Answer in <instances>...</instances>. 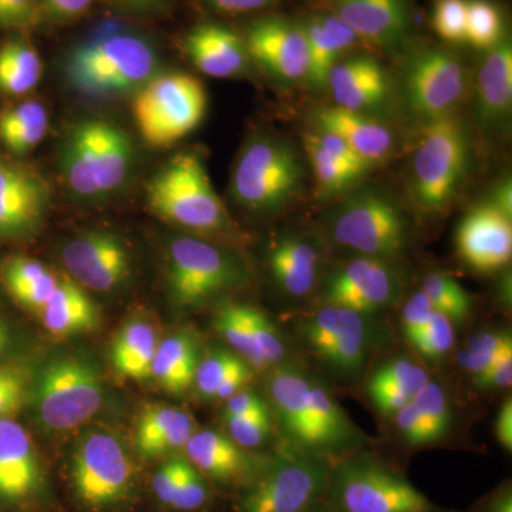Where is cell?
I'll list each match as a JSON object with an SVG mask.
<instances>
[{
  "label": "cell",
  "mask_w": 512,
  "mask_h": 512,
  "mask_svg": "<svg viewBox=\"0 0 512 512\" xmlns=\"http://www.w3.org/2000/svg\"><path fill=\"white\" fill-rule=\"evenodd\" d=\"M134 164L133 140L111 121H76L60 143V175L67 192L79 201L109 200L126 187Z\"/></svg>",
  "instance_id": "cell-1"
},
{
  "label": "cell",
  "mask_w": 512,
  "mask_h": 512,
  "mask_svg": "<svg viewBox=\"0 0 512 512\" xmlns=\"http://www.w3.org/2000/svg\"><path fill=\"white\" fill-rule=\"evenodd\" d=\"M158 53L140 33L106 26L74 47L64 73L76 92L93 99L136 94L158 74Z\"/></svg>",
  "instance_id": "cell-2"
},
{
  "label": "cell",
  "mask_w": 512,
  "mask_h": 512,
  "mask_svg": "<svg viewBox=\"0 0 512 512\" xmlns=\"http://www.w3.org/2000/svg\"><path fill=\"white\" fill-rule=\"evenodd\" d=\"M147 205L161 220L195 237H222L234 224L212 187L201 157L175 154L147 184Z\"/></svg>",
  "instance_id": "cell-3"
},
{
  "label": "cell",
  "mask_w": 512,
  "mask_h": 512,
  "mask_svg": "<svg viewBox=\"0 0 512 512\" xmlns=\"http://www.w3.org/2000/svg\"><path fill=\"white\" fill-rule=\"evenodd\" d=\"M106 390L99 366L83 353H63L47 360L29 383L30 412L45 433H66L92 420Z\"/></svg>",
  "instance_id": "cell-4"
},
{
  "label": "cell",
  "mask_w": 512,
  "mask_h": 512,
  "mask_svg": "<svg viewBox=\"0 0 512 512\" xmlns=\"http://www.w3.org/2000/svg\"><path fill=\"white\" fill-rule=\"evenodd\" d=\"M248 281L247 266L227 248L190 234L168 242L165 284L175 311H197Z\"/></svg>",
  "instance_id": "cell-5"
},
{
  "label": "cell",
  "mask_w": 512,
  "mask_h": 512,
  "mask_svg": "<svg viewBox=\"0 0 512 512\" xmlns=\"http://www.w3.org/2000/svg\"><path fill=\"white\" fill-rule=\"evenodd\" d=\"M470 163V138L456 113L423 124L410 160V194L420 210L441 212L456 198Z\"/></svg>",
  "instance_id": "cell-6"
},
{
  "label": "cell",
  "mask_w": 512,
  "mask_h": 512,
  "mask_svg": "<svg viewBox=\"0 0 512 512\" xmlns=\"http://www.w3.org/2000/svg\"><path fill=\"white\" fill-rule=\"evenodd\" d=\"M305 180L295 148L274 136H256L235 161L231 194L245 210L258 214L281 211L299 194Z\"/></svg>",
  "instance_id": "cell-7"
},
{
  "label": "cell",
  "mask_w": 512,
  "mask_h": 512,
  "mask_svg": "<svg viewBox=\"0 0 512 512\" xmlns=\"http://www.w3.org/2000/svg\"><path fill=\"white\" fill-rule=\"evenodd\" d=\"M329 480L326 460L285 440L245 488L239 512H311Z\"/></svg>",
  "instance_id": "cell-8"
},
{
  "label": "cell",
  "mask_w": 512,
  "mask_h": 512,
  "mask_svg": "<svg viewBox=\"0 0 512 512\" xmlns=\"http://www.w3.org/2000/svg\"><path fill=\"white\" fill-rule=\"evenodd\" d=\"M207 106V92L197 77L181 72L158 73L136 93L133 116L148 146L165 148L200 126Z\"/></svg>",
  "instance_id": "cell-9"
},
{
  "label": "cell",
  "mask_w": 512,
  "mask_h": 512,
  "mask_svg": "<svg viewBox=\"0 0 512 512\" xmlns=\"http://www.w3.org/2000/svg\"><path fill=\"white\" fill-rule=\"evenodd\" d=\"M329 234L339 247L356 256L392 262L409 241L403 212L387 195L363 191L352 195L330 215Z\"/></svg>",
  "instance_id": "cell-10"
},
{
  "label": "cell",
  "mask_w": 512,
  "mask_h": 512,
  "mask_svg": "<svg viewBox=\"0 0 512 512\" xmlns=\"http://www.w3.org/2000/svg\"><path fill=\"white\" fill-rule=\"evenodd\" d=\"M338 512H429L430 501L406 478L367 454L343 458L330 471Z\"/></svg>",
  "instance_id": "cell-11"
},
{
  "label": "cell",
  "mask_w": 512,
  "mask_h": 512,
  "mask_svg": "<svg viewBox=\"0 0 512 512\" xmlns=\"http://www.w3.org/2000/svg\"><path fill=\"white\" fill-rule=\"evenodd\" d=\"M133 458L119 434L92 429L80 436L72 456L77 497L93 510H106L126 500L134 487Z\"/></svg>",
  "instance_id": "cell-12"
},
{
  "label": "cell",
  "mask_w": 512,
  "mask_h": 512,
  "mask_svg": "<svg viewBox=\"0 0 512 512\" xmlns=\"http://www.w3.org/2000/svg\"><path fill=\"white\" fill-rule=\"evenodd\" d=\"M468 87L463 60L441 46L413 50L403 69L406 103L421 124L456 113Z\"/></svg>",
  "instance_id": "cell-13"
},
{
  "label": "cell",
  "mask_w": 512,
  "mask_h": 512,
  "mask_svg": "<svg viewBox=\"0 0 512 512\" xmlns=\"http://www.w3.org/2000/svg\"><path fill=\"white\" fill-rule=\"evenodd\" d=\"M52 200V185L45 175L0 154V245L36 238L45 227Z\"/></svg>",
  "instance_id": "cell-14"
},
{
  "label": "cell",
  "mask_w": 512,
  "mask_h": 512,
  "mask_svg": "<svg viewBox=\"0 0 512 512\" xmlns=\"http://www.w3.org/2000/svg\"><path fill=\"white\" fill-rule=\"evenodd\" d=\"M365 313L325 303L302 320L301 333L311 348L335 372L356 375L372 349V332Z\"/></svg>",
  "instance_id": "cell-15"
},
{
  "label": "cell",
  "mask_w": 512,
  "mask_h": 512,
  "mask_svg": "<svg viewBox=\"0 0 512 512\" xmlns=\"http://www.w3.org/2000/svg\"><path fill=\"white\" fill-rule=\"evenodd\" d=\"M67 276L86 291L113 292L133 274L126 242L110 231H84L70 238L60 251Z\"/></svg>",
  "instance_id": "cell-16"
},
{
  "label": "cell",
  "mask_w": 512,
  "mask_h": 512,
  "mask_svg": "<svg viewBox=\"0 0 512 512\" xmlns=\"http://www.w3.org/2000/svg\"><path fill=\"white\" fill-rule=\"evenodd\" d=\"M400 291L402 281L390 261L356 256L330 274L323 302L372 315L393 305Z\"/></svg>",
  "instance_id": "cell-17"
},
{
  "label": "cell",
  "mask_w": 512,
  "mask_h": 512,
  "mask_svg": "<svg viewBox=\"0 0 512 512\" xmlns=\"http://www.w3.org/2000/svg\"><path fill=\"white\" fill-rule=\"evenodd\" d=\"M252 62L284 83L305 82L308 45L302 22L284 16L255 20L244 35Z\"/></svg>",
  "instance_id": "cell-18"
},
{
  "label": "cell",
  "mask_w": 512,
  "mask_h": 512,
  "mask_svg": "<svg viewBox=\"0 0 512 512\" xmlns=\"http://www.w3.org/2000/svg\"><path fill=\"white\" fill-rule=\"evenodd\" d=\"M511 220L490 201L471 208L456 232L457 254L461 261L483 274L500 271L510 264Z\"/></svg>",
  "instance_id": "cell-19"
},
{
  "label": "cell",
  "mask_w": 512,
  "mask_h": 512,
  "mask_svg": "<svg viewBox=\"0 0 512 512\" xmlns=\"http://www.w3.org/2000/svg\"><path fill=\"white\" fill-rule=\"evenodd\" d=\"M43 487V468L25 427L0 419V507L32 500Z\"/></svg>",
  "instance_id": "cell-20"
},
{
  "label": "cell",
  "mask_w": 512,
  "mask_h": 512,
  "mask_svg": "<svg viewBox=\"0 0 512 512\" xmlns=\"http://www.w3.org/2000/svg\"><path fill=\"white\" fill-rule=\"evenodd\" d=\"M326 90L335 106L376 117L389 103L392 89L379 60L372 56H352L336 63Z\"/></svg>",
  "instance_id": "cell-21"
},
{
  "label": "cell",
  "mask_w": 512,
  "mask_h": 512,
  "mask_svg": "<svg viewBox=\"0 0 512 512\" xmlns=\"http://www.w3.org/2000/svg\"><path fill=\"white\" fill-rule=\"evenodd\" d=\"M328 8L360 42L376 49H394L409 33L406 0H328Z\"/></svg>",
  "instance_id": "cell-22"
},
{
  "label": "cell",
  "mask_w": 512,
  "mask_h": 512,
  "mask_svg": "<svg viewBox=\"0 0 512 512\" xmlns=\"http://www.w3.org/2000/svg\"><path fill=\"white\" fill-rule=\"evenodd\" d=\"M181 46L202 74L215 79L244 76L252 63L244 35L220 23H202L188 30Z\"/></svg>",
  "instance_id": "cell-23"
},
{
  "label": "cell",
  "mask_w": 512,
  "mask_h": 512,
  "mask_svg": "<svg viewBox=\"0 0 512 512\" xmlns=\"http://www.w3.org/2000/svg\"><path fill=\"white\" fill-rule=\"evenodd\" d=\"M312 128L342 138L372 168L389 160L396 150V136L382 120L335 104L313 111Z\"/></svg>",
  "instance_id": "cell-24"
},
{
  "label": "cell",
  "mask_w": 512,
  "mask_h": 512,
  "mask_svg": "<svg viewBox=\"0 0 512 512\" xmlns=\"http://www.w3.org/2000/svg\"><path fill=\"white\" fill-rule=\"evenodd\" d=\"M184 448L192 466L221 483L247 481L249 484L268 461V457L249 454L225 434L211 429L195 430Z\"/></svg>",
  "instance_id": "cell-25"
},
{
  "label": "cell",
  "mask_w": 512,
  "mask_h": 512,
  "mask_svg": "<svg viewBox=\"0 0 512 512\" xmlns=\"http://www.w3.org/2000/svg\"><path fill=\"white\" fill-rule=\"evenodd\" d=\"M512 106V45L505 36L485 52L476 77V116L481 130L493 131L510 116Z\"/></svg>",
  "instance_id": "cell-26"
},
{
  "label": "cell",
  "mask_w": 512,
  "mask_h": 512,
  "mask_svg": "<svg viewBox=\"0 0 512 512\" xmlns=\"http://www.w3.org/2000/svg\"><path fill=\"white\" fill-rule=\"evenodd\" d=\"M303 23L308 45V76L305 82L312 90L328 86L329 74L360 42L353 30L333 13L312 16Z\"/></svg>",
  "instance_id": "cell-27"
},
{
  "label": "cell",
  "mask_w": 512,
  "mask_h": 512,
  "mask_svg": "<svg viewBox=\"0 0 512 512\" xmlns=\"http://www.w3.org/2000/svg\"><path fill=\"white\" fill-rule=\"evenodd\" d=\"M393 416L400 436L413 447L430 446L443 440L453 421L450 400L443 386L431 380L421 387L412 402Z\"/></svg>",
  "instance_id": "cell-28"
},
{
  "label": "cell",
  "mask_w": 512,
  "mask_h": 512,
  "mask_svg": "<svg viewBox=\"0 0 512 512\" xmlns=\"http://www.w3.org/2000/svg\"><path fill=\"white\" fill-rule=\"evenodd\" d=\"M269 269L276 285L293 298L313 291L319 279V249L301 235L279 238L269 251Z\"/></svg>",
  "instance_id": "cell-29"
},
{
  "label": "cell",
  "mask_w": 512,
  "mask_h": 512,
  "mask_svg": "<svg viewBox=\"0 0 512 512\" xmlns=\"http://www.w3.org/2000/svg\"><path fill=\"white\" fill-rule=\"evenodd\" d=\"M47 332L57 338L93 332L100 326L99 306L89 292L67 275H60L55 292L40 312Z\"/></svg>",
  "instance_id": "cell-30"
},
{
  "label": "cell",
  "mask_w": 512,
  "mask_h": 512,
  "mask_svg": "<svg viewBox=\"0 0 512 512\" xmlns=\"http://www.w3.org/2000/svg\"><path fill=\"white\" fill-rule=\"evenodd\" d=\"M195 430L190 413L168 404H151L138 417L134 444L141 457L156 458L184 448Z\"/></svg>",
  "instance_id": "cell-31"
},
{
  "label": "cell",
  "mask_w": 512,
  "mask_h": 512,
  "mask_svg": "<svg viewBox=\"0 0 512 512\" xmlns=\"http://www.w3.org/2000/svg\"><path fill=\"white\" fill-rule=\"evenodd\" d=\"M60 275L35 258L9 255L0 261V286L20 308L37 313L55 292Z\"/></svg>",
  "instance_id": "cell-32"
},
{
  "label": "cell",
  "mask_w": 512,
  "mask_h": 512,
  "mask_svg": "<svg viewBox=\"0 0 512 512\" xmlns=\"http://www.w3.org/2000/svg\"><path fill=\"white\" fill-rule=\"evenodd\" d=\"M429 380V373L424 367L407 357H399L373 373L367 383V393L380 413L393 416L412 402Z\"/></svg>",
  "instance_id": "cell-33"
},
{
  "label": "cell",
  "mask_w": 512,
  "mask_h": 512,
  "mask_svg": "<svg viewBox=\"0 0 512 512\" xmlns=\"http://www.w3.org/2000/svg\"><path fill=\"white\" fill-rule=\"evenodd\" d=\"M157 330L146 319H133L117 333L111 346V363L120 376L144 382L151 377L158 346Z\"/></svg>",
  "instance_id": "cell-34"
},
{
  "label": "cell",
  "mask_w": 512,
  "mask_h": 512,
  "mask_svg": "<svg viewBox=\"0 0 512 512\" xmlns=\"http://www.w3.org/2000/svg\"><path fill=\"white\" fill-rule=\"evenodd\" d=\"M200 360L195 339L188 333H175L158 342L151 377L167 392L184 393L194 382Z\"/></svg>",
  "instance_id": "cell-35"
},
{
  "label": "cell",
  "mask_w": 512,
  "mask_h": 512,
  "mask_svg": "<svg viewBox=\"0 0 512 512\" xmlns=\"http://www.w3.org/2000/svg\"><path fill=\"white\" fill-rule=\"evenodd\" d=\"M49 116L39 101L28 100L0 110V143L12 157L35 150L46 136Z\"/></svg>",
  "instance_id": "cell-36"
},
{
  "label": "cell",
  "mask_w": 512,
  "mask_h": 512,
  "mask_svg": "<svg viewBox=\"0 0 512 512\" xmlns=\"http://www.w3.org/2000/svg\"><path fill=\"white\" fill-rule=\"evenodd\" d=\"M42 73V59L26 40H9L0 47V93L25 96L39 84Z\"/></svg>",
  "instance_id": "cell-37"
},
{
  "label": "cell",
  "mask_w": 512,
  "mask_h": 512,
  "mask_svg": "<svg viewBox=\"0 0 512 512\" xmlns=\"http://www.w3.org/2000/svg\"><path fill=\"white\" fill-rule=\"evenodd\" d=\"M303 148H305L306 157H308L309 165H311L316 187H318L319 194L322 197H336V195L350 190L366 175L326 153L313 140L309 131L303 134Z\"/></svg>",
  "instance_id": "cell-38"
},
{
  "label": "cell",
  "mask_w": 512,
  "mask_h": 512,
  "mask_svg": "<svg viewBox=\"0 0 512 512\" xmlns=\"http://www.w3.org/2000/svg\"><path fill=\"white\" fill-rule=\"evenodd\" d=\"M214 326L218 333L227 340L238 356L256 369H265L261 356L255 348L251 330L242 312V303L224 302L214 315Z\"/></svg>",
  "instance_id": "cell-39"
},
{
  "label": "cell",
  "mask_w": 512,
  "mask_h": 512,
  "mask_svg": "<svg viewBox=\"0 0 512 512\" xmlns=\"http://www.w3.org/2000/svg\"><path fill=\"white\" fill-rule=\"evenodd\" d=\"M420 291L429 299L434 311L443 313L453 323L466 320L473 308L466 289L443 272L427 275Z\"/></svg>",
  "instance_id": "cell-40"
},
{
  "label": "cell",
  "mask_w": 512,
  "mask_h": 512,
  "mask_svg": "<svg viewBox=\"0 0 512 512\" xmlns=\"http://www.w3.org/2000/svg\"><path fill=\"white\" fill-rule=\"evenodd\" d=\"M505 36L503 15L495 3L491 0H467V43L488 52Z\"/></svg>",
  "instance_id": "cell-41"
},
{
  "label": "cell",
  "mask_w": 512,
  "mask_h": 512,
  "mask_svg": "<svg viewBox=\"0 0 512 512\" xmlns=\"http://www.w3.org/2000/svg\"><path fill=\"white\" fill-rule=\"evenodd\" d=\"M512 340L504 332H480L468 339L466 348L458 353V365L468 375L476 377L490 369L491 366L511 352Z\"/></svg>",
  "instance_id": "cell-42"
},
{
  "label": "cell",
  "mask_w": 512,
  "mask_h": 512,
  "mask_svg": "<svg viewBox=\"0 0 512 512\" xmlns=\"http://www.w3.org/2000/svg\"><path fill=\"white\" fill-rule=\"evenodd\" d=\"M242 312L247 320L255 348L261 356L265 369L282 365L285 359V342L274 323L264 312L251 305L242 303Z\"/></svg>",
  "instance_id": "cell-43"
},
{
  "label": "cell",
  "mask_w": 512,
  "mask_h": 512,
  "mask_svg": "<svg viewBox=\"0 0 512 512\" xmlns=\"http://www.w3.org/2000/svg\"><path fill=\"white\" fill-rule=\"evenodd\" d=\"M241 362H244L241 356L224 349L214 350L207 356L201 357L192 384L202 399L208 400V402L215 400V394L220 389L225 377Z\"/></svg>",
  "instance_id": "cell-44"
},
{
  "label": "cell",
  "mask_w": 512,
  "mask_h": 512,
  "mask_svg": "<svg viewBox=\"0 0 512 512\" xmlns=\"http://www.w3.org/2000/svg\"><path fill=\"white\" fill-rule=\"evenodd\" d=\"M454 323L440 312H434L423 332L410 345L424 359L440 360L453 349L456 343Z\"/></svg>",
  "instance_id": "cell-45"
},
{
  "label": "cell",
  "mask_w": 512,
  "mask_h": 512,
  "mask_svg": "<svg viewBox=\"0 0 512 512\" xmlns=\"http://www.w3.org/2000/svg\"><path fill=\"white\" fill-rule=\"evenodd\" d=\"M467 0H436L433 26L447 43H466Z\"/></svg>",
  "instance_id": "cell-46"
},
{
  "label": "cell",
  "mask_w": 512,
  "mask_h": 512,
  "mask_svg": "<svg viewBox=\"0 0 512 512\" xmlns=\"http://www.w3.org/2000/svg\"><path fill=\"white\" fill-rule=\"evenodd\" d=\"M228 437L239 447L249 450L262 446L271 437V413L259 416H225Z\"/></svg>",
  "instance_id": "cell-47"
},
{
  "label": "cell",
  "mask_w": 512,
  "mask_h": 512,
  "mask_svg": "<svg viewBox=\"0 0 512 512\" xmlns=\"http://www.w3.org/2000/svg\"><path fill=\"white\" fill-rule=\"evenodd\" d=\"M29 380L19 367L0 365V419H12L28 399Z\"/></svg>",
  "instance_id": "cell-48"
},
{
  "label": "cell",
  "mask_w": 512,
  "mask_h": 512,
  "mask_svg": "<svg viewBox=\"0 0 512 512\" xmlns=\"http://www.w3.org/2000/svg\"><path fill=\"white\" fill-rule=\"evenodd\" d=\"M208 500V487L204 474L197 470L190 461H184L180 481L175 490L171 507L177 510L191 511L202 507Z\"/></svg>",
  "instance_id": "cell-49"
},
{
  "label": "cell",
  "mask_w": 512,
  "mask_h": 512,
  "mask_svg": "<svg viewBox=\"0 0 512 512\" xmlns=\"http://www.w3.org/2000/svg\"><path fill=\"white\" fill-rule=\"evenodd\" d=\"M433 306L423 292H414L402 309V330L407 342L412 343L423 332L433 316Z\"/></svg>",
  "instance_id": "cell-50"
},
{
  "label": "cell",
  "mask_w": 512,
  "mask_h": 512,
  "mask_svg": "<svg viewBox=\"0 0 512 512\" xmlns=\"http://www.w3.org/2000/svg\"><path fill=\"white\" fill-rule=\"evenodd\" d=\"M40 20L36 0H0V26L8 29H30Z\"/></svg>",
  "instance_id": "cell-51"
},
{
  "label": "cell",
  "mask_w": 512,
  "mask_h": 512,
  "mask_svg": "<svg viewBox=\"0 0 512 512\" xmlns=\"http://www.w3.org/2000/svg\"><path fill=\"white\" fill-rule=\"evenodd\" d=\"M309 133L312 134L313 140H315L326 153L335 157L336 160L342 161L343 164L356 168V170L362 171V173L365 174L372 170V167H369L362 158L357 156L355 151H353L342 138L335 136V134L328 133V131L315 130V128H312Z\"/></svg>",
  "instance_id": "cell-52"
},
{
  "label": "cell",
  "mask_w": 512,
  "mask_h": 512,
  "mask_svg": "<svg viewBox=\"0 0 512 512\" xmlns=\"http://www.w3.org/2000/svg\"><path fill=\"white\" fill-rule=\"evenodd\" d=\"M184 461L183 458L168 460L154 474V493H156L160 503L171 505L175 490H177L178 481H180L181 471H183Z\"/></svg>",
  "instance_id": "cell-53"
},
{
  "label": "cell",
  "mask_w": 512,
  "mask_h": 512,
  "mask_svg": "<svg viewBox=\"0 0 512 512\" xmlns=\"http://www.w3.org/2000/svg\"><path fill=\"white\" fill-rule=\"evenodd\" d=\"M473 382L481 390L508 389L512 382V350L501 356L490 369L473 377Z\"/></svg>",
  "instance_id": "cell-54"
},
{
  "label": "cell",
  "mask_w": 512,
  "mask_h": 512,
  "mask_svg": "<svg viewBox=\"0 0 512 512\" xmlns=\"http://www.w3.org/2000/svg\"><path fill=\"white\" fill-rule=\"evenodd\" d=\"M269 413L271 410L264 399L258 393L249 392L247 389L225 400V416H259V414Z\"/></svg>",
  "instance_id": "cell-55"
},
{
  "label": "cell",
  "mask_w": 512,
  "mask_h": 512,
  "mask_svg": "<svg viewBox=\"0 0 512 512\" xmlns=\"http://www.w3.org/2000/svg\"><path fill=\"white\" fill-rule=\"evenodd\" d=\"M212 12L221 15H241V13L256 12L269 8L278 0H204Z\"/></svg>",
  "instance_id": "cell-56"
},
{
  "label": "cell",
  "mask_w": 512,
  "mask_h": 512,
  "mask_svg": "<svg viewBox=\"0 0 512 512\" xmlns=\"http://www.w3.org/2000/svg\"><path fill=\"white\" fill-rule=\"evenodd\" d=\"M252 376H254V372H252V367L248 365L247 362H241L227 377H225L224 382H222L220 389H218L217 394H215V400H228L229 397L234 396L241 392V390L247 389L249 382H251Z\"/></svg>",
  "instance_id": "cell-57"
},
{
  "label": "cell",
  "mask_w": 512,
  "mask_h": 512,
  "mask_svg": "<svg viewBox=\"0 0 512 512\" xmlns=\"http://www.w3.org/2000/svg\"><path fill=\"white\" fill-rule=\"evenodd\" d=\"M94 0H43L42 6L52 18L63 20L82 15Z\"/></svg>",
  "instance_id": "cell-58"
},
{
  "label": "cell",
  "mask_w": 512,
  "mask_h": 512,
  "mask_svg": "<svg viewBox=\"0 0 512 512\" xmlns=\"http://www.w3.org/2000/svg\"><path fill=\"white\" fill-rule=\"evenodd\" d=\"M495 437L498 443L511 451L512 448V400H505L495 419Z\"/></svg>",
  "instance_id": "cell-59"
},
{
  "label": "cell",
  "mask_w": 512,
  "mask_h": 512,
  "mask_svg": "<svg viewBox=\"0 0 512 512\" xmlns=\"http://www.w3.org/2000/svg\"><path fill=\"white\" fill-rule=\"evenodd\" d=\"M490 202L498 210L504 212L507 217L512 218V183L510 178H504L495 185Z\"/></svg>",
  "instance_id": "cell-60"
},
{
  "label": "cell",
  "mask_w": 512,
  "mask_h": 512,
  "mask_svg": "<svg viewBox=\"0 0 512 512\" xmlns=\"http://www.w3.org/2000/svg\"><path fill=\"white\" fill-rule=\"evenodd\" d=\"M15 343L16 333L12 322H10L8 315L0 309V365H2L6 356L12 352Z\"/></svg>",
  "instance_id": "cell-61"
},
{
  "label": "cell",
  "mask_w": 512,
  "mask_h": 512,
  "mask_svg": "<svg viewBox=\"0 0 512 512\" xmlns=\"http://www.w3.org/2000/svg\"><path fill=\"white\" fill-rule=\"evenodd\" d=\"M114 2L131 12H150V10L163 8L168 0H114Z\"/></svg>",
  "instance_id": "cell-62"
},
{
  "label": "cell",
  "mask_w": 512,
  "mask_h": 512,
  "mask_svg": "<svg viewBox=\"0 0 512 512\" xmlns=\"http://www.w3.org/2000/svg\"><path fill=\"white\" fill-rule=\"evenodd\" d=\"M488 512H512V495L510 490L501 491L491 503Z\"/></svg>",
  "instance_id": "cell-63"
},
{
  "label": "cell",
  "mask_w": 512,
  "mask_h": 512,
  "mask_svg": "<svg viewBox=\"0 0 512 512\" xmlns=\"http://www.w3.org/2000/svg\"><path fill=\"white\" fill-rule=\"evenodd\" d=\"M37 3H39L40 6H42L43 0H36Z\"/></svg>",
  "instance_id": "cell-64"
}]
</instances>
